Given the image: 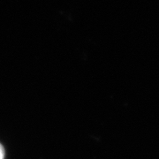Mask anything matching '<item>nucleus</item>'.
I'll return each instance as SVG.
<instances>
[{"mask_svg": "<svg viewBox=\"0 0 159 159\" xmlns=\"http://www.w3.org/2000/svg\"><path fill=\"white\" fill-rule=\"evenodd\" d=\"M5 157H6L5 149H4V147L0 144V159H5Z\"/></svg>", "mask_w": 159, "mask_h": 159, "instance_id": "obj_1", "label": "nucleus"}]
</instances>
